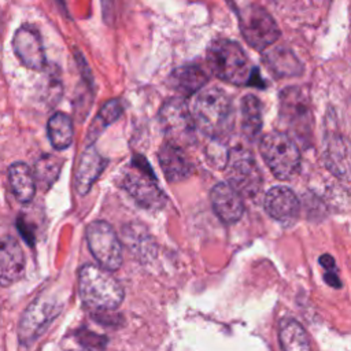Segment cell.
Listing matches in <instances>:
<instances>
[{
	"instance_id": "obj_1",
	"label": "cell",
	"mask_w": 351,
	"mask_h": 351,
	"mask_svg": "<svg viewBox=\"0 0 351 351\" xmlns=\"http://www.w3.org/2000/svg\"><path fill=\"white\" fill-rule=\"evenodd\" d=\"M78 292L82 303L96 311L114 310L123 300V289L118 280L95 265H84L80 269Z\"/></svg>"
},
{
	"instance_id": "obj_2",
	"label": "cell",
	"mask_w": 351,
	"mask_h": 351,
	"mask_svg": "<svg viewBox=\"0 0 351 351\" xmlns=\"http://www.w3.org/2000/svg\"><path fill=\"white\" fill-rule=\"evenodd\" d=\"M207 63L213 74L233 85L248 84L255 70L243 48L228 38H218L210 44Z\"/></svg>"
},
{
	"instance_id": "obj_3",
	"label": "cell",
	"mask_w": 351,
	"mask_h": 351,
	"mask_svg": "<svg viewBox=\"0 0 351 351\" xmlns=\"http://www.w3.org/2000/svg\"><path fill=\"white\" fill-rule=\"evenodd\" d=\"M196 128L211 137H219L229 126L232 104L225 90L203 88L199 90L191 112Z\"/></svg>"
},
{
	"instance_id": "obj_4",
	"label": "cell",
	"mask_w": 351,
	"mask_h": 351,
	"mask_svg": "<svg viewBox=\"0 0 351 351\" xmlns=\"http://www.w3.org/2000/svg\"><path fill=\"white\" fill-rule=\"evenodd\" d=\"M259 148L269 170L278 180H289L298 173L302 156L289 134L270 132L263 136Z\"/></svg>"
},
{
	"instance_id": "obj_5",
	"label": "cell",
	"mask_w": 351,
	"mask_h": 351,
	"mask_svg": "<svg viewBox=\"0 0 351 351\" xmlns=\"http://www.w3.org/2000/svg\"><path fill=\"white\" fill-rule=\"evenodd\" d=\"M122 186L128 193L147 210H156L165 206L166 196L160 191L156 178L144 159H134L122 177Z\"/></svg>"
},
{
	"instance_id": "obj_6",
	"label": "cell",
	"mask_w": 351,
	"mask_h": 351,
	"mask_svg": "<svg viewBox=\"0 0 351 351\" xmlns=\"http://www.w3.org/2000/svg\"><path fill=\"white\" fill-rule=\"evenodd\" d=\"M240 30L244 40L256 51H265L280 37V29L273 16L256 4H248L239 11Z\"/></svg>"
},
{
	"instance_id": "obj_7",
	"label": "cell",
	"mask_w": 351,
	"mask_h": 351,
	"mask_svg": "<svg viewBox=\"0 0 351 351\" xmlns=\"http://www.w3.org/2000/svg\"><path fill=\"white\" fill-rule=\"evenodd\" d=\"M86 243L99 266L107 271L122 265L121 241L112 226L104 221H93L86 226Z\"/></svg>"
},
{
	"instance_id": "obj_8",
	"label": "cell",
	"mask_w": 351,
	"mask_h": 351,
	"mask_svg": "<svg viewBox=\"0 0 351 351\" xmlns=\"http://www.w3.org/2000/svg\"><path fill=\"white\" fill-rule=\"evenodd\" d=\"M280 114L288 130L303 143L311 138L313 115L307 96L296 86H291L281 93Z\"/></svg>"
},
{
	"instance_id": "obj_9",
	"label": "cell",
	"mask_w": 351,
	"mask_h": 351,
	"mask_svg": "<svg viewBox=\"0 0 351 351\" xmlns=\"http://www.w3.org/2000/svg\"><path fill=\"white\" fill-rule=\"evenodd\" d=\"M228 184L239 193L248 197L258 195L262 186V173L247 149L237 148L232 151L226 160Z\"/></svg>"
},
{
	"instance_id": "obj_10",
	"label": "cell",
	"mask_w": 351,
	"mask_h": 351,
	"mask_svg": "<svg viewBox=\"0 0 351 351\" xmlns=\"http://www.w3.org/2000/svg\"><path fill=\"white\" fill-rule=\"evenodd\" d=\"M159 122L166 134V140L180 147L195 140V121L182 99L167 100L159 111Z\"/></svg>"
},
{
	"instance_id": "obj_11",
	"label": "cell",
	"mask_w": 351,
	"mask_h": 351,
	"mask_svg": "<svg viewBox=\"0 0 351 351\" xmlns=\"http://www.w3.org/2000/svg\"><path fill=\"white\" fill-rule=\"evenodd\" d=\"M60 306L44 296L37 298L23 313L18 336L22 344H30L47 329L52 319L59 314Z\"/></svg>"
},
{
	"instance_id": "obj_12",
	"label": "cell",
	"mask_w": 351,
	"mask_h": 351,
	"mask_svg": "<svg viewBox=\"0 0 351 351\" xmlns=\"http://www.w3.org/2000/svg\"><path fill=\"white\" fill-rule=\"evenodd\" d=\"M12 47L15 55L26 67L41 70L45 66V53L40 34L32 26H22L15 32Z\"/></svg>"
},
{
	"instance_id": "obj_13",
	"label": "cell",
	"mask_w": 351,
	"mask_h": 351,
	"mask_svg": "<svg viewBox=\"0 0 351 351\" xmlns=\"http://www.w3.org/2000/svg\"><path fill=\"white\" fill-rule=\"evenodd\" d=\"M265 210L276 221L291 223L296 219L300 204L295 192L287 186H273L265 195Z\"/></svg>"
},
{
	"instance_id": "obj_14",
	"label": "cell",
	"mask_w": 351,
	"mask_h": 351,
	"mask_svg": "<svg viewBox=\"0 0 351 351\" xmlns=\"http://www.w3.org/2000/svg\"><path fill=\"white\" fill-rule=\"evenodd\" d=\"M158 159L162 171L170 182H180L188 178L193 171V163L186 155L184 147L167 140L160 145Z\"/></svg>"
},
{
	"instance_id": "obj_15",
	"label": "cell",
	"mask_w": 351,
	"mask_h": 351,
	"mask_svg": "<svg viewBox=\"0 0 351 351\" xmlns=\"http://www.w3.org/2000/svg\"><path fill=\"white\" fill-rule=\"evenodd\" d=\"M25 271V255L21 244L11 236L0 237V287L16 282Z\"/></svg>"
},
{
	"instance_id": "obj_16",
	"label": "cell",
	"mask_w": 351,
	"mask_h": 351,
	"mask_svg": "<svg viewBox=\"0 0 351 351\" xmlns=\"http://www.w3.org/2000/svg\"><path fill=\"white\" fill-rule=\"evenodd\" d=\"M210 197L215 214L223 222L233 223L241 218L244 213L241 196L228 182L215 184L211 189Z\"/></svg>"
},
{
	"instance_id": "obj_17",
	"label": "cell",
	"mask_w": 351,
	"mask_h": 351,
	"mask_svg": "<svg viewBox=\"0 0 351 351\" xmlns=\"http://www.w3.org/2000/svg\"><path fill=\"white\" fill-rule=\"evenodd\" d=\"M104 166H106V160L95 149V147L93 145L86 147L81 155L77 173H75V191L78 192V195L84 196L89 192L93 182L101 174Z\"/></svg>"
},
{
	"instance_id": "obj_18",
	"label": "cell",
	"mask_w": 351,
	"mask_h": 351,
	"mask_svg": "<svg viewBox=\"0 0 351 351\" xmlns=\"http://www.w3.org/2000/svg\"><path fill=\"white\" fill-rule=\"evenodd\" d=\"M208 73L199 64H184L170 75L173 88L184 96H189L203 89L208 81Z\"/></svg>"
},
{
	"instance_id": "obj_19",
	"label": "cell",
	"mask_w": 351,
	"mask_h": 351,
	"mask_svg": "<svg viewBox=\"0 0 351 351\" xmlns=\"http://www.w3.org/2000/svg\"><path fill=\"white\" fill-rule=\"evenodd\" d=\"M263 59L267 69L277 77H295L303 71L300 60L291 49L285 47H276L269 49Z\"/></svg>"
},
{
	"instance_id": "obj_20",
	"label": "cell",
	"mask_w": 351,
	"mask_h": 351,
	"mask_svg": "<svg viewBox=\"0 0 351 351\" xmlns=\"http://www.w3.org/2000/svg\"><path fill=\"white\" fill-rule=\"evenodd\" d=\"M8 181L16 200L29 203L36 193V180L32 169L23 162H15L8 167Z\"/></svg>"
},
{
	"instance_id": "obj_21",
	"label": "cell",
	"mask_w": 351,
	"mask_h": 351,
	"mask_svg": "<svg viewBox=\"0 0 351 351\" xmlns=\"http://www.w3.org/2000/svg\"><path fill=\"white\" fill-rule=\"evenodd\" d=\"M278 337L282 351H310L307 333L296 319L284 318L280 324Z\"/></svg>"
},
{
	"instance_id": "obj_22",
	"label": "cell",
	"mask_w": 351,
	"mask_h": 351,
	"mask_svg": "<svg viewBox=\"0 0 351 351\" xmlns=\"http://www.w3.org/2000/svg\"><path fill=\"white\" fill-rule=\"evenodd\" d=\"M48 137L55 149H66L73 143V122L64 112H55L47 125Z\"/></svg>"
},
{
	"instance_id": "obj_23",
	"label": "cell",
	"mask_w": 351,
	"mask_h": 351,
	"mask_svg": "<svg viewBox=\"0 0 351 351\" xmlns=\"http://www.w3.org/2000/svg\"><path fill=\"white\" fill-rule=\"evenodd\" d=\"M241 129L248 138H255L262 128V104L255 95H245L241 100Z\"/></svg>"
},
{
	"instance_id": "obj_24",
	"label": "cell",
	"mask_w": 351,
	"mask_h": 351,
	"mask_svg": "<svg viewBox=\"0 0 351 351\" xmlns=\"http://www.w3.org/2000/svg\"><path fill=\"white\" fill-rule=\"evenodd\" d=\"M328 169L339 177L348 176V149L341 136H332L326 144Z\"/></svg>"
},
{
	"instance_id": "obj_25",
	"label": "cell",
	"mask_w": 351,
	"mask_h": 351,
	"mask_svg": "<svg viewBox=\"0 0 351 351\" xmlns=\"http://www.w3.org/2000/svg\"><path fill=\"white\" fill-rule=\"evenodd\" d=\"M62 162L56 158V156H51V155H44L41 156L34 167V180L36 184L38 182L40 185H45L49 186L56 178L58 174L60 171V165Z\"/></svg>"
},
{
	"instance_id": "obj_26",
	"label": "cell",
	"mask_w": 351,
	"mask_h": 351,
	"mask_svg": "<svg viewBox=\"0 0 351 351\" xmlns=\"http://www.w3.org/2000/svg\"><path fill=\"white\" fill-rule=\"evenodd\" d=\"M121 112H122V104L118 99H112V100H108L107 103H104V106L101 107V110L96 118L97 123H100L99 130H101L104 126L117 121L118 117L121 115Z\"/></svg>"
},
{
	"instance_id": "obj_27",
	"label": "cell",
	"mask_w": 351,
	"mask_h": 351,
	"mask_svg": "<svg viewBox=\"0 0 351 351\" xmlns=\"http://www.w3.org/2000/svg\"><path fill=\"white\" fill-rule=\"evenodd\" d=\"M78 341L84 346V347H88V348H100L106 344V339L104 337H100L97 336L96 333H92V332H82V333H78L77 336Z\"/></svg>"
},
{
	"instance_id": "obj_28",
	"label": "cell",
	"mask_w": 351,
	"mask_h": 351,
	"mask_svg": "<svg viewBox=\"0 0 351 351\" xmlns=\"http://www.w3.org/2000/svg\"><path fill=\"white\" fill-rule=\"evenodd\" d=\"M319 263L322 267L326 269V271H333L335 270V261L330 255H321L319 256Z\"/></svg>"
},
{
	"instance_id": "obj_29",
	"label": "cell",
	"mask_w": 351,
	"mask_h": 351,
	"mask_svg": "<svg viewBox=\"0 0 351 351\" xmlns=\"http://www.w3.org/2000/svg\"><path fill=\"white\" fill-rule=\"evenodd\" d=\"M324 278H325V281H326L329 285H332L333 288H340V287H341V282H340L339 277H337L333 271H326L325 276H324Z\"/></svg>"
},
{
	"instance_id": "obj_30",
	"label": "cell",
	"mask_w": 351,
	"mask_h": 351,
	"mask_svg": "<svg viewBox=\"0 0 351 351\" xmlns=\"http://www.w3.org/2000/svg\"><path fill=\"white\" fill-rule=\"evenodd\" d=\"M0 25H1V12H0Z\"/></svg>"
}]
</instances>
